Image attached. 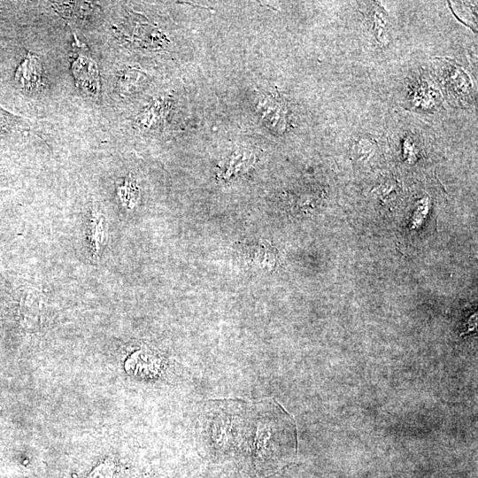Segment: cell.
Listing matches in <instances>:
<instances>
[{
	"mask_svg": "<svg viewBox=\"0 0 478 478\" xmlns=\"http://www.w3.org/2000/svg\"><path fill=\"white\" fill-rule=\"evenodd\" d=\"M249 403L238 400L211 402L202 418L204 448L214 456L244 453Z\"/></svg>",
	"mask_w": 478,
	"mask_h": 478,
	"instance_id": "7a4b0ae2",
	"label": "cell"
},
{
	"mask_svg": "<svg viewBox=\"0 0 478 478\" xmlns=\"http://www.w3.org/2000/svg\"><path fill=\"white\" fill-rule=\"evenodd\" d=\"M297 433L292 418L274 400L249 403L244 453L256 469L272 473L294 457Z\"/></svg>",
	"mask_w": 478,
	"mask_h": 478,
	"instance_id": "6da1fadb",
	"label": "cell"
},
{
	"mask_svg": "<svg viewBox=\"0 0 478 478\" xmlns=\"http://www.w3.org/2000/svg\"><path fill=\"white\" fill-rule=\"evenodd\" d=\"M70 58L76 86L89 96L98 98L101 91L98 66L87 45L81 42L75 34Z\"/></svg>",
	"mask_w": 478,
	"mask_h": 478,
	"instance_id": "3957f363",
	"label": "cell"
},
{
	"mask_svg": "<svg viewBox=\"0 0 478 478\" xmlns=\"http://www.w3.org/2000/svg\"><path fill=\"white\" fill-rule=\"evenodd\" d=\"M26 125V120L0 106V135L11 134Z\"/></svg>",
	"mask_w": 478,
	"mask_h": 478,
	"instance_id": "8992f818",
	"label": "cell"
},
{
	"mask_svg": "<svg viewBox=\"0 0 478 478\" xmlns=\"http://www.w3.org/2000/svg\"><path fill=\"white\" fill-rule=\"evenodd\" d=\"M55 10L68 19H88L96 11V5L85 2H53Z\"/></svg>",
	"mask_w": 478,
	"mask_h": 478,
	"instance_id": "5b68a950",
	"label": "cell"
},
{
	"mask_svg": "<svg viewBox=\"0 0 478 478\" xmlns=\"http://www.w3.org/2000/svg\"><path fill=\"white\" fill-rule=\"evenodd\" d=\"M370 13V21L373 24V28L375 31L374 35L378 41H383L385 29L388 27V17L382 8L377 4H373Z\"/></svg>",
	"mask_w": 478,
	"mask_h": 478,
	"instance_id": "52a82bcc",
	"label": "cell"
},
{
	"mask_svg": "<svg viewBox=\"0 0 478 478\" xmlns=\"http://www.w3.org/2000/svg\"><path fill=\"white\" fill-rule=\"evenodd\" d=\"M15 81L27 92H37L44 86L42 65L35 54L28 52L15 72Z\"/></svg>",
	"mask_w": 478,
	"mask_h": 478,
	"instance_id": "277c9868",
	"label": "cell"
}]
</instances>
